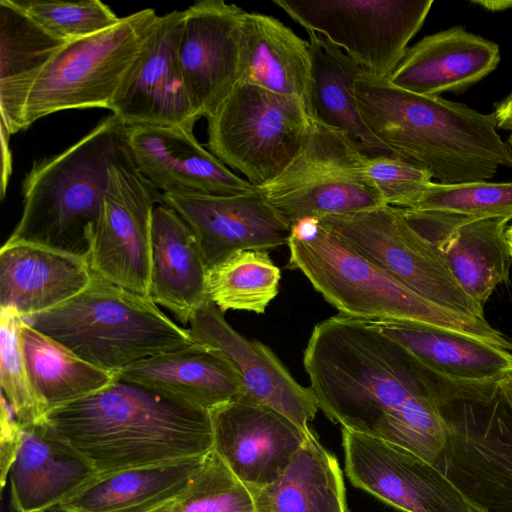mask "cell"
<instances>
[{
  "label": "cell",
  "mask_w": 512,
  "mask_h": 512,
  "mask_svg": "<svg viewBox=\"0 0 512 512\" xmlns=\"http://www.w3.org/2000/svg\"><path fill=\"white\" fill-rule=\"evenodd\" d=\"M303 365L331 422L436 462L447 437L442 407L410 352L370 321L339 314L319 322Z\"/></svg>",
  "instance_id": "obj_1"
},
{
  "label": "cell",
  "mask_w": 512,
  "mask_h": 512,
  "mask_svg": "<svg viewBox=\"0 0 512 512\" xmlns=\"http://www.w3.org/2000/svg\"><path fill=\"white\" fill-rule=\"evenodd\" d=\"M45 419L97 474L213 450L209 411L117 376L108 386L50 410Z\"/></svg>",
  "instance_id": "obj_2"
},
{
  "label": "cell",
  "mask_w": 512,
  "mask_h": 512,
  "mask_svg": "<svg viewBox=\"0 0 512 512\" xmlns=\"http://www.w3.org/2000/svg\"><path fill=\"white\" fill-rule=\"evenodd\" d=\"M355 93L374 136L438 183L484 181L499 167H512V149L496 131L494 112L483 114L438 96L412 93L364 72Z\"/></svg>",
  "instance_id": "obj_3"
},
{
  "label": "cell",
  "mask_w": 512,
  "mask_h": 512,
  "mask_svg": "<svg viewBox=\"0 0 512 512\" xmlns=\"http://www.w3.org/2000/svg\"><path fill=\"white\" fill-rule=\"evenodd\" d=\"M124 128L110 114L61 153L35 161L22 185L21 217L7 240L86 258Z\"/></svg>",
  "instance_id": "obj_4"
},
{
  "label": "cell",
  "mask_w": 512,
  "mask_h": 512,
  "mask_svg": "<svg viewBox=\"0 0 512 512\" xmlns=\"http://www.w3.org/2000/svg\"><path fill=\"white\" fill-rule=\"evenodd\" d=\"M23 321L86 362L117 374L126 367L197 342L149 297L94 274L79 294Z\"/></svg>",
  "instance_id": "obj_5"
},
{
  "label": "cell",
  "mask_w": 512,
  "mask_h": 512,
  "mask_svg": "<svg viewBox=\"0 0 512 512\" xmlns=\"http://www.w3.org/2000/svg\"><path fill=\"white\" fill-rule=\"evenodd\" d=\"M288 267L301 271L340 314L366 321L421 322L512 352V340L485 318L462 315L417 295L319 223L308 239L290 236Z\"/></svg>",
  "instance_id": "obj_6"
},
{
  "label": "cell",
  "mask_w": 512,
  "mask_h": 512,
  "mask_svg": "<svg viewBox=\"0 0 512 512\" xmlns=\"http://www.w3.org/2000/svg\"><path fill=\"white\" fill-rule=\"evenodd\" d=\"M159 15L146 8L112 27L65 43L35 81L24 109V130L68 109L111 111L137 70Z\"/></svg>",
  "instance_id": "obj_7"
},
{
  "label": "cell",
  "mask_w": 512,
  "mask_h": 512,
  "mask_svg": "<svg viewBox=\"0 0 512 512\" xmlns=\"http://www.w3.org/2000/svg\"><path fill=\"white\" fill-rule=\"evenodd\" d=\"M207 121L209 151L258 188L299 153L309 114L300 98L239 83Z\"/></svg>",
  "instance_id": "obj_8"
},
{
  "label": "cell",
  "mask_w": 512,
  "mask_h": 512,
  "mask_svg": "<svg viewBox=\"0 0 512 512\" xmlns=\"http://www.w3.org/2000/svg\"><path fill=\"white\" fill-rule=\"evenodd\" d=\"M367 155L342 132L309 116L304 145L287 168L258 187L291 224L355 213L385 204L368 178Z\"/></svg>",
  "instance_id": "obj_9"
},
{
  "label": "cell",
  "mask_w": 512,
  "mask_h": 512,
  "mask_svg": "<svg viewBox=\"0 0 512 512\" xmlns=\"http://www.w3.org/2000/svg\"><path fill=\"white\" fill-rule=\"evenodd\" d=\"M320 225L402 285L447 310L485 318L483 307L460 287L433 244L387 204L322 217Z\"/></svg>",
  "instance_id": "obj_10"
},
{
  "label": "cell",
  "mask_w": 512,
  "mask_h": 512,
  "mask_svg": "<svg viewBox=\"0 0 512 512\" xmlns=\"http://www.w3.org/2000/svg\"><path fill=\"white\" fill-rule=\"evenodd\" d=\"M307 32L343 50L362 71L388 80L422 27L432 0H273Z\"/></svg>",
  "instance_id": "obj_11"
},
{
  "label": "cell",
  "mask_w": 512,
  "mask_h": 512,
  "mask_svg": "<svg viewBox=\"0 0 512 512\" xmlns=\"http://www.w3.org/2000/svg\"><path fill=\"white\" fill-rule=\"evenodd\" d=\"M159 203L162 193L138 171L124 140L109 164L90 235L86 261L92 274L149 297L152 213Z\"/></svg>",
  "instance_id": "obj_12"
},
{
  "label": "cell",
  "mask_w": 512,
  "mask_h": 512,
  "mask_svg": "<svg viewBox=\"0 0 512 512\" xmlns=\"http://www.w3.org/2000/svg\"><path fill=\"white\" fill-rule=\"evenodd\" d=\"M446 442L435 465L483 512H512V415L490 403L442 407Z\"/></svg>",
  "instance_id": "obj_13"
},
{
  "label": "cell",
  "mask_w": 512,
  "mask_h": 512,
  "mask_svg": "<svg viewBox=\"0 0 512 512\" xmlns=\"http://www.w3.org/2000/svg\"><path fill=\"white\" fill-rule=\"evenodd\" d=\"M370 322L410 352L441 407L494 401L512 367L511 351L466 334L414 321Z\"/></svg>",
  "instance_id": "obj_14"
},
{
  "label": "cell",
  "mask_w": 512,
  "mask_h": 512,
  "mask_svg": "<svg viewBox=\"0 0 512 512\" xmlns=\"http://www.w3.org/2000/svg\"><path fill=\"white\" fill-rule=\"evenodd\" d=\"M350 482L403 512H483L432 463L390 442L342 428Z\"/></svg>",
  "instance_id": "obj_15"
},
{
  "label": "cell",
  "mask_w": 512,
  "mask_h": 512,
  "mask_svg": "<svg viewBox=\"0 0 512 512\" xmlns=\"http://www.w3.org/2000/svg\"><path fill=\"white\" fill-rule=\"evenodd\" d=\"M183 11L178 67L193 108L208 119L240 82L247 11L223 0L197 1Z\"/></svg>",
  "instance_id": "obj_16"
},
{
  "label": "cell",
  "mask_w": 512,
  "mask_h": 512,
  "mask_svg": "<svg viewBox=\"0 0 512 512\" xmlns=\"http://www.w3.org/2000/svg\"><path fill=\"white\" fill-rule=\"evenodd\" d=\"M213 451L250 489L275 482L311 435L247 392L210 411Z\"/></svg>",
  "instance_id": "obj_17"
},
{
  "label": "cell",
  "mask_w": 512,
  "mask_h": 512,
  "mask_svg": "<svg viewBox=\"0 0 512 512\" xmlns=\"http://www.w3.org/2000/svg\"><path fill=\"white\" fill-rule=\"evenodd\" d=\"M162 198L191 228L208 270L238 251L287 245L291 236V224L258 188L233 196L172 192Z\"/></svg>",
  "instance_id": "obj_18"
},
{
  "label": "cell",
  "mask_w": 512,
  "mask_h": 512,
  "mask_svg": "<svg viewBox=\"0 0 512 512\" xmlns=\"http://www.w3.org/2000/svg\"><path fill=\"white\" fill-rule=\"evenodd\" d=\"M124 140L138 171L161 193L233 196L256 190L183 127L125 126Z\"/></svg>",
  "instance_id": "obj_19"
},
{
  "label": "cell",
  "mask_w": 512,
  "mask_h": 512,
  "mask_svg": "<svg viewBox=\"0 0 512 512\" xmlns=\"http://www.w3.org/2000/svg\"><path fill=\"white\" fill-rule=\"evenodd\" d=\"M403 209L409 223L436 248L465 293L484 306L509 278L512 252L506 218H469Z\"/></svg>",
  "instance_id": "obj_20"
},
{
  "label": "cell",
  "mask_w": 512,
  "mask_h": 512,
  "mask_svg": "<svg viewBox=\"0 0 512 512\" xmlns=\"http://www.w3.org/2000/svg\"><path fill=\"white\" fill-rule=\"evenodd\" d=\"M187 329L195 342L221 351L231 361L245 392L313 434L309 424L319 408L311 388L300 385L267 346L243 337L211 300L194 313Z\"/></svg>",
  "instance_id": "obj_21"
},
{
  "label": "cell",
  "mask_w": 512,
  "mask_h": 512,
  "mask_svg": "<svg viewBox=\"0 0 512 512\" xmlns=\"http://www.w3.org/2000/svg\"><path fill=\"white\" fill-rule=\"evenodd\" d=\"M183 19L184 11L179 10L159 16L137 70L111 109L123 125L193 131L200 117L190 102L177 61Z\"/></svg>",
  "instance_id": "obj_22"
},
{
  "label": "cell",
  "mask_w": 512,
  "mask_h": 512,
  "mask_svg": "<svg viewBox=\"0 0 512 512\" xmlns=\"http://www.w3.org/2000/svg\"><path fill=\"white\" fill-rule=\"evenodd\" d=\"M97 475L92 464L47 421L26 425L8 470L15 512L59 507Z\"/></svg>",
  "instance_id": "obj_23"
},
{
  "label": "cell",
  "mask_w": 512,
  "mask_h": 512,
  "mask_svg": "<svg viewBox=\"0 0 512 512\" xmlns=\"http://www.w3.org/2000/svg\"><path fill=\"white\" fill-rule=\"evenodd\" d=\"M91 279L85 257L8 240L0 250V308L13 309L22 318L61 305Z\"/></svg>",
  "instance_id": "obj_24"
},
{
  "label": "cell",
  "mask_w": 512,
  "mask_h": 512,
  "mask_svg": "<svg viewBox=\"0 0 512 512\" xmlns=\"http://www.w3.org/2000/svg\"><path fill=\"white\" fill-rule=\"evenodd\" d=\"M499 60L495 43L453 27L408 48L388 81L412 93L437 96L476 83L492 72Z\"/></svg>",
  "instance_id": "obj_25"
},
{
  "label": "cell",
  "mask_w": 512,
  "mask_h": 512,
  "mask_svg": "<svg viewBox=\"0 0 512 512\" xmlns=\"http://www.w3.org/2000/svg\"><path fill=\"white\" fill-rule=\"evenodd\" d=\"M202 251L188 224L159 203L152 213L149 298L188 324L209 301Z\"/></svg>",
  "instance_id": "obj_26"
},
{
  "label": "cell",
  "mask_w": 512,
  "mask_h": 512,
  "mask_svg": "<svg viewBox=\"0 0 512 512\" xmlns=\"http://www.w3.org/2000/svg\"><path fill=\"white\" fill-rule=\"evenodd\" d=\"M116 376L211 411L245 392L240 375L219 350L196 343L136 362Z\"/></svg>",
  "instance_id": "obj_27"
},
{
  "label": "cell",
  "mask_w": 512,
  "mask_h": 512,
  "mask_svg": "<svg viewBox=\"0 0 512 512\" xmlns=\"http://www.w3.org/2000/svg\"><path fill=\"white\" fill-rule=\"evenodd\" d=\"M206 456L97 474L58 508L61 512H149L176 500Z\"/></svg>",
  "instance_id": "obj_28"
},
{
  "label": "cell",
  "mask_w": 512,
  "mask_h": 512,
  "mask_svg": "<svg viewBox=\"0 0 512 512\" xmlns=\"http://www.w3.org/2000/svg\"><path fill=\"white\" fill-rule=\"evenodd\" d=\"M308 35L311 74L305 105L309 116L345 134L369 157L394 155L362 118L355 93L362 69L322 35L315 32Z\"/></svg>",
  "instance_id": "obj_29"
},
{
  "label": "cell",
  "mask_w": 512,
  "mask_h": 512,
  "mask_svg": "<svg viewBox=\"0 0 512 512\" xmlns=\"http://www.w3.org/2000/svg\"><path fill=\"white\" fill-rule=\"evenodd\" d=\"M310 74L309 41L271 15L245 13L241 24L239 83L305 102Z\"/></svg>",
  "instance_id": "obj_30"
},
{
  "label": "cell",
  "mask_w": 512,
  "mask_h": 512,
  "mask_svg": "<svg viewBox=\"0 0 512 512\" xmlns=\"http://www.w3.org/2000/svg\"><path fill=\"white\" fill-rule=\"evenodd\" d=\"M67 42L19 9L0 1V112L10 135L24 130V109L40 73Z\"/></svg>",
  "instance_id": "obj_31"
},
{
  "label": "cell",
  "mask_w": 512,
  "mask_h": 512,
  "mask_svg": "<svg viewBox=\"0 0 512 512\" xmlns=\"http://www.w3.org/2000/svg\"><path fill=\"white\" fill-rule=\"evenodd\" d=\"M257 512H344L346 493L337 459L313 434L272 484L251 489Z\"/></svg>",
  "instance_id": "obj_32"
},
{
  "label": "cell",
  "mask_w": 512,
  "mask_h": 512,
  "mask_svg": "<svg viewBox=\"0 0 512 512\" xmlns=\"http://www.w3.org/2000/svg\"><path fill=\"white\" fill-rule=\"evenodd\" d=\"M20 338L31 382L48 412L92 394L116 378L24 321Z\"/></svg>",
  "instance_id": "obj_33"
},
{
  "label": "cell",
  "mask_w": 512,
  "mask_h": 512,
  "mask_svg": "<svg viewBox=\"0 0 512 512\" xmlns=\"http://www.w3.org/2000/svg\"><path fill=\"white\" fill-rule=\"evenodd\" d=\"M280 279V269L267 251L242 250L208 270V296L223 313L262 314L277 296Z\"/></svg>",
  "instance_id": "obj_34"
},
{
  "label": "cell",
  "mask_w": 512,
  "mask_h": 512,
  "mask_svg": "<svg viewBox=\"0 0 512 512\" xmlns=\"http://www.w3.org/2000/svg\"><path fill=\"white\" fill-rule=\"evenodd\" d=\"M23 318L13 309L0 308V386L19 422L26 425L45 419L46 407L31 382L22 350Z\"/></svg>",
  "instance_id": "obj_35"
},
{
  "label": "cell",
  "mask_w": 512,
  "mask_h": 512,
  "mask_svg": "<svg viewBox=\"0 0 512 512\" xmlns=\"http://www.w3.org/2000/svg\"><path fill=\"white\" fill-rule=\"evenodd\" d=\"M412 210L469 218L512 219V182H431Z\"/></svg>",
  "instance_id": "obj_36"
},
{
  "label": "cell",
  "mask_w": 512,
  "mask_h": 512,
  "mask_svg": "<svg viewBox=\"0 0 512 512\" xmlns=\"http://www.w3.org/2000/svg\"><path fill=\"white\" fill-rule=\"evenodd\" d=\"M172 512H257L254 495L212 450Z\"/></svg>",
  "instance_id": "obj_37"
},
{
  "label": "cell",
  "mask_w": 512,
  "mask_h": 512,
  "mask_svg": "<svg viewBox=\"0 0 512 512\" xmlns=\"http://www.w3.org/2000/svg\"><path fill=\"white\" fill-rule=\"evenodd\" d=\"M54 37L65 42L104 31L121 17L99 0H12Z\"/></svg>",
  "instance_id": "obj_38"
},
{
  "label": "cell",
  "mask_w": 512,
  "mask_h": 512,
  "mask_svg": "<svg viewBox=\"0 0 512 512\" xmlns=\"http://www.w3.org/2000/svg\"><path fill=\"white\" fill-rule=\"evenodd\" d=\"M365 170L385 204L410 209L422 198L431 174L396 155L367 156Z\"/></svg>",
  "instance_id": "obj_39"
},
{
  "label": "cell",
  "mask_w": 512,
  "mask_h": 512,
  "mask_svg": "<svg viewBox=\"0 0 512 512\" xmlns=\"http://www.w3.org/2000/svg\"><path fill=\"white\" fill-rule=\"evenodd\" d=\"M10 134L5 126L1 123V143H2V173H1V198L3 199L6 193L7 184L12 170V158L9 148Z\"/></svg>",
  "instance_id": "obj_40"
},
{
  "label": "cell",
  "mask_w": 512,
  "mask_h": 512,
  "mask_svg": "<svg viewBox=\"0 0 512 512\" xmlns=\"http://www.w3.org/2000/svg\"><path fill=\"white\" fill-rule=\"evenodd\" d=\"M494 114L497 127L510 131L508 145L512 149V93L497 106Z\"/></svg>",
  "instance_id": "obj_41"
},
{
  "label": "cell",
  "mask_w": 512,
  "mask_h": 512,
  "mask_svg": "<svg viewBox=\"0 0 512 512\" xmlns=\"http://www.w3.org/2000/svg\"><path fill=\"white\" fill-rule=\"evenodd\" d=\"M498 398L512 415V367L506 372L499 383Z\"/></svg>",
  "instance_id": "obj_42"
},
{
  "label": "cell",
  "mask_w": 512,
  "mask_h": 512,
  "mask_svg": "<svg viewBox=\"0 0 512 512\" xmlns=\"http://www.w3.org/2000/svg\"><path fill=\"white\" fill-rule=\"evenodd\" d=\"M472 3L489 11H502L512 8V0H479L472 1Z\"/></svg>",
  "instance_id": "obj_43"
},
{
  "label": "cell",
  "mask_w": 512,
  "mask_h": 512,
  "mask_svg": "<svg viewBox=\"0 0 512 512\" xmlns=\"http://www.w3.org/2000/svg\"><path fill=\"white\" fill-rule=\"evenodd\" d=\"M172 504H173V501L166 503V504H164L156 509H153L149 512H172Z\"/></svg>",
  "instance_id": "obj_44"
},
{
  "label": "cell",
  "mask_w": 512,
  "mask_h": 512,
  "mask_svg": "<svg viewBox=\"0 0 512 512\" xmlns=\"http://www.w3.org/2000/svg\"><path fill=\"white\" fill-rule=\"evenodd\" d=\"M507 239H508V242H509V245H510V248H511V252H512V226H510L509 228H507Z\"/></svg>",
  "instance_id": "obj_45"
},
{
  "label": "cell",
  "mask_w": 512,
  "mask_h": 512,
  "mask_svg": "<svg viewBox=\"0 0 512 512\" xmlns=\"http://www.w3.org/2000/svg\"><path fill=\"white\" fill-rule=\"evenodd\" d=\"M344 512H348V510H345Z\"/></svg>",
  "instance_id": "obj_46"
}]
</instances>
